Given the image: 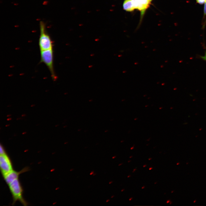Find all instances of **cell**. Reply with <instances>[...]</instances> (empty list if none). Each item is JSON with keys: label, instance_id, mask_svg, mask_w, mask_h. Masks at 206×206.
Wrapping results in <instances>:
<instances>
[{"label": "cell", "instance_id": "cell-1", "mask_svg": "<svg viewBox=\"0 0 206 206\" xmlns=\"http://www.w3.org/2000/svg\"><path fill=\"white\" fill-rule=\"evenodd\" d=\"M39 25L40 35L39 44L40 51L53 48V43L46 31L45 23L41 21L39 23Z\"/></svg>", "mask_w": 206, "mask_h": 206}, {"label": "cell", "instance_id": "cell-2", "mask_svg": "<svg viewBox=\"0 0 206 206\" xmlns=\"http://www.w3.org/2000/svg\"><path fill=\"white\" fill-rule=\"evenodd\" d=\"M8 185L13 198L12 204L14 205L17 201H19L23 205H27L28 203L23 196V190L18 179Z\"/></svg>", "mask_w": 206, "mask_h": 206}, {"label": "cell", "instance_id": "cell-3", "mask_svg": "<svg viewBox=\"0 0 206 206\" xmlns=\"http://www.w3.org/2000/svg\"><path fill=\"white\" fill-rule=\"evenodd\" d=\"M41 62H43L47 67L54 80L56 77L55 74L53 66V48L40 51Z\"/></svg>", "mask_w": 206, "mask_h": 206}, {"label": "cell", "instance_id": "cell-4", "mask_svg": "<svg viewBox=\"0 0 206 206\" xmlns=\"http://www.w3.org/2000/svg\"><path fill=\"white\" fill-rule=\"evenodd\" d=\"M0 167L3 176L13 170L11 161L7 154L0 155Z\"/></svg>", "mask_w": 206, "mask_h": 206}, {"label": "cell", "instance_id": "cell-5", "mask_svg": "<svg viewBox=\"0 0 206 206\" xmlns=\"http://www.w3.org/2000/svg\"><path fill=\"white\" fill-rule=\"evenodd\" d=\"M152 0H130L134 10L137 9L141 12L142 16L146 10L149 6Z\"/></svg>", "mask_w": 206, "mask_h": 206}, {"label": "cell", "instance_id": "cell-6", "mask_svg": "<svg viewBox=\"0 0 206 206\" xmlns=\"http://www.w3.org/2000/svg\"><path fill=\"white\" fill-rule=\"evenodd\" d=\"M29 170L28 167H25L18 172L13 170L3 176L6 183L9 185L15 180L18 179L19 175Z\"/></svg>", "mask_w": 206, "mask_h": 206}, {"label": "cell", "instance_id": "cell-7", "mask_svg": "<svg viewBox=\"0 0 206 206\" xmlns=\"http://www.w3.org/2000/svg\"><path fill=\"white\" fill-rule=\"evenodd\" d=\"M204 15L203 17V19H204L203 22V25L202 28L203 29L204 28L206 25V2L204 3Z\"/></svg>", "mask_w": 206, "mask_h": 206}, {"label": "cell", "instance_id": "cell-8", "mask_svg": "<svg viewBox=\"0 0 206 206\" xmlns=\"http://www.w3.org/2000/svg\"><path fill=\"white\" fill-rule=\"evenodd\" d=\"M198 57L201 60L206 62V50H205L204 55H199Z\"/></svg>", "mask_w": 206, "mask_h": 206}, {"label": "cell", "instance_id": "cell-9", "mask_svg": "<svg viewBox=\"0 0 206 206\" xmlns=\"http://www.w3.org/2000/svg\"><path fill=\"white\" fill-rule=\"evenodd\" d=\"M0 154L1 155H3L6 154L3 147L1 144L0 146Z\"/></svg>", "mask_w": 206, "mask_h": 206}, {"label": "cell", "instance_id": "cell-10", "mask_svg": "<svg viewBox=\"0 0 206 206\" xmlns=\"http://www.w3.org/2000/svg\"><path fill=\"white\" fill-rule=\"evenodd\" d=\"M197 3L200 5H202L205 3V0H196Z\"/></svg>", "mask_w": 206, "mask_h": 206}, {"label": "cell", "instance_id": "cell-11", "mask_svg": "<svg viewBox=\"0 0 206 206\" xmlns=\"http://www.w3.org/2000/svg\"><path fill=\"white\" fill-rule=\"evenodd\" d=\"M94 173L93 171L91 172V173H90V175H92Z\"/></svg>", "mask_w": 206, "mask_h": 206}, {"label": "cell", "instance_id": "cell-12", "mask_svg": "<svg viewBox=\"0 0 206 206\" xmlns=\"http://www.w3.org/2000/svg\"><path fill=\"white\" fill-rule=\"evenodd\" d=\"M152 167H150V168H149V170H150L152 169Z\"/></svg>", "mask_w": 206, "mask_h": 206}, {"label": "cell", "instance_id": "cell-13", "mask_svg": "<svg viewBox=\"0 0 206 206\" xmlns=\"http://www.w3.org/2000/svg\"><path fill=\"white\" fill-rule=\"evenodd\" d=\"M115 157H116V156H114V157H112V158L113 159H114V158H115Z\"/></svg>", "mask_w": 206, "mask_h": 206}, {"label": "cell", "instance_id": "cell-14", "mask_svg": "<svg viewBox=\"0 0 206 206\" xmlns=\"http://www.w3.org/2000/svg\"><path fill=\"white\" fill-rule=\"evenodd\" d=\"M132 199V198H131L129 200L130 201Z\"/></svg>", "mask_w": 206, "mask_h": 206}, {"label": "cell", "instance_id": "cell-15", "mask_svg": "<svg viewBox=\"0 0 206 206\" xmlns=\"http://www.w3.org/2000/svg\"><path fill=\"white\" fill-rule=\"evenodd\" d=\"M110 200H108L106 201V202H108Z\"/></svg>", "mask_w": 206, "mask_h": 206}, {"label": "cell", "instance_id": "cell-16", "mask_svg": "<svg viewBox=\"0 0 206 206\" xmlns=\"http://www.w3.org/2000/svg\"><path fill=\"white\" fill-rule=\"evenodd\" d=\"M146 166V165H144L143 166V167H145Z\"/></svg>", "mask_w": 206, "mask_h": 206}, {"label": "cell", "instance_id": "cell-17", "mask_svg": "<svg viewBox=\"0 0 206 206\" xmlns=\"http://www.w3.org/2000/svg\"><path fill=\"white\" fill-rule=\"evenodd\" d=\"M144 186H143V187H142V189H143V188H144Z\"/></svg>", "mask_w": 206, "mask_h": 206}, {"label": "cell", "instance_id": "cell-18", "mask_svg": "<svg viewBox=\"0 0 206 206\" xmlns=\"http://www.w3.org/2000/svg\"><path fill=\"white\" fill-rule=\"evenodd\" d=\"M133 148V147H132L131 148V149H132Z\"/></svg>", "mask_w": 206, "mask_h": 206}, {"label": "cell", "instance_id": "cell-19", "mask_svg": "<svg viewBox=\"0 0 206 206\" xmlns=\"http://www.w3.org/2000/svg\"><path fill=\"white\" fill-rule=\"evenodd\" d=\"M112 183V181L110 182V183H109V184H110V183Z\"/></svg>", "mask_w": 206, "mask_h": 206}, {"label": "cell", "instance_id": "cell-20", "mask_svg": "<svg viewBox=\"0 0 206 206\" xmlns=\"http://www.w3.org/2000/svg\"><path fill=\"white\" fill-rule=\"evenodd\" d=\"M135 170H136V169H134V171H133V172H134V171Z\"/></svg>", "mask_w": 206, "mask_h": 206}, {"label": "cell", "instance_id": "cell-21", "mask_svg": "<svg viewBox=\"0 0 206 206\" xmlns=\"http://www.w3.org/2000/svg\"><path fill=\"white\" fill-rule=\"evenodd\" d=\"M122 164H119V166H120V165H122Z\"/></svg>", "mask_w": 206, "mask_h": 206}, {"label": "cell", "instance_id": "cell-22", "mask_svg": "<svg viewBox=\"0 0 206 206\" xmlns=\"http://www.w3.org/2000/svg\"><path fill=\"white\" fill-rule=\"evenodd\" d=\"M124 189H122V190L121 191H124Z\"/></svg>", "mask_w": 206, "mask_h": 206}, {"label": "cell", "instance_id": "cell-23", "mask_svg": "<svg viewBox=\"0 0 206 206\" xmlns=\"http://www.w3.org/2000/svg\"><path fill=\"white\" fill-rule=\"evenodd\" d=\"M151 159V158L149 159H149V160H150V159Z\"/></svg>", "mask_w": 206, "mask_h": 206}, {"label": "cell", "instance_id": "cell-24", "mask_svg": "<svg viewBox=\"0 0 206 206\" xmlns=\"http://www.w3.org/2000/svg\"><path fill=\"white\" fill-rule=\"evenodd\" d=\"M130 176H128V177H129Z\"/></svg>", "mask_w": 206, "mask_h": 206}, {"label": "cell", "instance_id": "cell-25", "mask_svg": "<svg viewBox=\"0 0 206 206\" xmlns=\"http://www.w3.org/2000/svg\"><path fill=\"white\" fill-rule=\"evenodd\" d=\"M132 157V156H131L130 157V158H131V157Z\"/></svg>", "mask_w": 206, "mask_h": 206}, {"label": "cell", "instance_id": "cell-26", "mask_svg": "<svg viewBox=\"0 0 206 206\" xmlns=\"http://www.w3.org/2000/svg\"><path fill=\"white\" fill-rule=\"evenodd\" d=\"M205 2H206V0H205Z\"/></svg>", "mask_w": 206, "mask_h": 206}]
</instances>
